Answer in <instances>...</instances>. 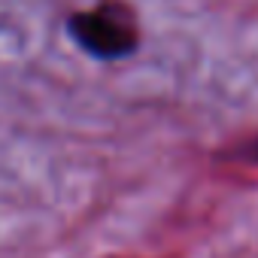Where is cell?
I'll return each mask as SVG.
<instances>
[{
  "instance_id": "2",
  "label": "cell",
  "mask_w": 258,
  "mask_h": 258,
  "mask_svg": "<svg viewBox=\"0 0 258 258\" xmlns=\"http://www.w3.org/2000/svg\"><path fill=\"white\" fill-rule=\"evenodd\" d=\"M240 155H243V158H249V161H258V140H252V143H249Z\"/></svg>"
},
{
  "instance_id": "1",
  "label": "cell",
  "mask_w": 258,
  "mask_h": 258,
  "mask_svg": "<svg viewBox=\"0 0 258 258\" xmlns=\"http://www.w3.org/2000/svg\"><path fill=\"white\" fill-rule=\"evenodd\" d=\"M70 31L82 49H88L91 55L106 58V61L134 52V46H137L134 19L121 7H100L91 13H79L70 22Z\"/></svg>"
}]
</instances>
